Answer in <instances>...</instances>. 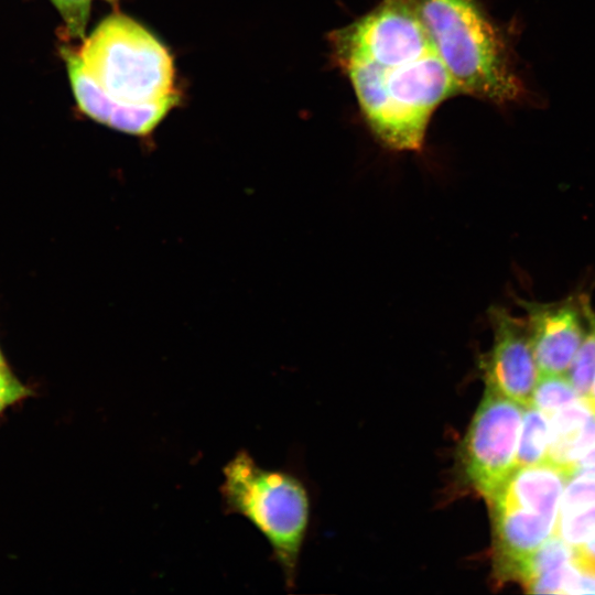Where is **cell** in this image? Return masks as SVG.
<instances>
[{"label":"cell","instance_id":"cell-18","mask_svg":"<svg viewBox=\"0 0 595 595\" xmlns=\"http://www.w3.org/2000/svg\"><path fill=\"white\" fill-rule=\"evenodd\" d=\"M26 394V388L9 372L6 366L0 367V412Z\"/></svg>","mask_w":595,"mask_h":595},{"label":"cell","instance_id":"cell-2","mask_svg":"<svg viewBox=\"0 0 595 595\" xmlns=\"http://www.w3.org/2000/svg\"><path fill=\"white\" fill-rule=\"evenodd\" d=\"M413 3L457 94L497 106L528 99L510 40L478 0Z\"/></svg>","mask_w":595,"mask_h":595},{"label":"cell","instance_id":"cell-21","mask_svg":"<svg viewBox=\"0 0 595 595\" xmlns=\"http://www.w3.org/2000/svg\"><path fill=\"white\" fill-rule=\"evenodd\" d=\"M585 400L587 401V403L591 405V408L595 412V376H594L591 389H589L588 394L585 398Z\"/></svg>","mask_w":595,"mask_h":595},{"label":"cell","instance_id":"cell-22","mask_svg":"<svg viewBox=\"0 0 595 595\" xmlns=\"http://www.w3.org/2000/svg\"><path fill=\"white\" fill-rule=\"evenodd\" d=\"M4 366V363H3V359H2V356L0 354V367Z\"/></svg>","mask_w":595,"mask_h":595},{"label":"cell","instance_id":"cell-8","mask_svg":"<svg viewBox=\"0 0 595 595\" xmlns=\"http://www.w3.org/2000/svg\"><path fill=\"white\" fill-rule=\"evenodd\" d=\"M540 374H567L586 331L581 296L554 303L518 299Z\"/></svg>","mask_w":595,"mask_h":595},{"label":"cell","instance_id":"cell-11","mask_svg":"<svg viewBox=\"0 0 595 595\" xmlns=\"http://www.w3.org/2000/svg\"><path fill=\"white\" fill-rule=\"evenodd\" d=\"M548 443L547 416L532 405L524 407L518 439L517 467L545 463Z\"/></svg>","mask_w":595,"mask_h":595},{"label":"cell","instance_id":"cell-23","mask_svg":"<svg viewBox=\"0 0 595 595\" xmlns=\"http://www.w3.org/2000/svg\"><path fill=\"white\" fill-rule=\"evenodd\" d=\"M107 1H109V2H116L117 0H107Z\"/></svg>","mask_w":595,"mask_h":595},{"label":"cell","instance_id":"cell-7","mask_svg":"<svg viewBox=\"0 0 595 595\" xmlns=\"http://www.w3.org/2000/svg\"><path fill=\"white\" fill-rule=\"evenodd\" d=\"M487 313L494 338L490 349L479 358L485 390L528 407L540 372L526 320L497 305Z\"/></svg>","mask_w":595,"mask_h":595},{"label":"cell","instance_id":"cell-10","mask_svg":"<svg viewBox=\"0 0 595 595\" xmlns=\"http://www.w3.org/2000/svg\"><path fill=\"white\" fill-rule=\"evenodd\" d=\"M74 95L80 109L94 120L108 125L121 105L100 87L86 68L78 53L63 51Z\"/></svg>","mask_w":595,"mask_h":595},{"label":"cell","instance_id":"cell-9","mask_svg":"<svg viewBox=\"0 0 595 595\" xmlns=\"http://www.w3.org/2000/svg\"><path fill=\"white\" fill-rule=\"evenodd\" d=\"M549 443L545 463L569 478L576 463L595 445V412L583 398L547 418Z\"/></svg>","mask_w":595,"mask_h":595},{"label":"cell","instance_id":"cell-5","mask_svg":"<svg viewBox=\"0 0 595 595\" xmlns=\"http://www.w3.org/2000/svg\"><path fill=\"white\" fill-rule=\"evenodd\" d=\"M563 489L562 477L551 467L522 466L487 502L498 578L515 580L521 563L554 534Z\"/></svg>","mask_w":595,"mask_h":595},{"label":"cell","instance_id":"cell-14","mask_svg":"<svg viewBox=\"0 0 595 595\" xmlns=\"http://www.w3.org/2000/svg\"><path fill=\"white\" fill-rule=\"evenodd\" d=\"M580 399L567 374H540L530 405L548 418Z\"/></svg>","mask_w":595,"mask_h":595},{"label":"cell","instance_id":"cell-4","mask_svg":"<svg viewBox=\"0 0 595 595\" xmlns=\"http://www.w3.org/2000/svg\"><path fill=\"white\" fill-rule=\"evenodd\" d=\"M100 87L121 105H144L173 93L174 65L166 47L134 20L111 14L78 52Z\"/></svg>","mask_w":595,"mask_h":595},{"label":"cell","instance_id":"cell-3","mask_svg":"<svg viewBox=\"0 0 595 595\" xmlns=\"http://www.w3.org/2000/svg\"><path fill=\"white\" fill-rule=\"evenodd\" d=\"M223 476L225 512L244 517L266 538L286 587H293L310 519L303 483L291 473L260 466L246 450L227 462Z\"/></svg>","mask_w":595,"mask_h":595},{"label":"cell","instance_id":"cell-16","mask_svg":"<svg viewBox=\"0 0 595 595\" xmlns=\"http://www.w3.org/2000/svg\"><path fill=\"white\" fill-rule=\"evenodd\" d=\"M564 487L560 506V516H567L595 505V477L576 475L572 476Z\"/></svg>","mask_w":595,"mask_h":595},{"label":"cell","instance_id":"cell-12","mask_svg":"<svg viewBox=\"0 0 595 595\" xmlns=\"http://www.w3.org/2000/svg\"><path fill=\"white\" fill-rule=\"evenodd\" d=\"M581 302L586 331L569 368L567 376L578 396L585 399L595 376V311L587 298L581 296Z\"/></svg>","mask_w":595,"mask_h":595},{"label":"cell","instance_id":"cell-13","mask_svg":"<svg viewBox=\"0 0 595 595\" xmlns=\"http://www.w3.org/2000/svg\"><path fill=\"white\" fill-rule=\"evenodd\" d=\"M573 556V548L553 534L521 563L515 578L526 586L536 577L571 562Z\"/></svg>","mask_w":595,"mask_h":595},{"label":"cell","instance_id":"cell-19","mask_svg":"<svg viewBox=\"0 0 595 595\" xmlns=\"http://www.w3.org/2000/svg\"><path fill=\"white\" fill-rule=\"evenodd\" d=\"M576 566L595 575V536L573 548Z\"/></svg>","mask_w":595,"mask_h":595},{"label":"cell","instance_id":"cell-20","mask_svg":"<svg viewBox=\"0 0 595 595\" xmlns=\"http://www.w3.org/2000/svg\"><path fill=\"white\" fill-rule=\"evenodd\" d=\"M576 475L595 477V445L574 466L571 477Z\"/></svg>","mask_w":595,"mask_h":595},{"label":"cell","instance_id":"cell-1","mask_svg":"<svg viewBox=\"0 0 595 595\" xmlns=\"http://www.w3.org/2000/svg\"><path fill=\"white\" fill-rule=\"evenodd\" d=\"M328 40L372 136L393 151H420L433 113L457 90L413 0H381Z\"/></svg>","mask_w":595,"mask_h":595},{"label":"cell","instance_id":"cell-15","mask_svg":"<svg viewBox=\"0 0 595 595\" xmlns=\"http://www.w3.org/2000/svg\"><path fill=\"white\" fill-rule=\"evenodd\" d=\"M554 534L572 548L595 536V505L567 516L558 517Z\"/></svg>","mask_w":595,"mask_h":595},{"label":"cell","instance_id":"cell-17","mask_svg":"<svg viewBox=\"0 0 595 595\" xmlns=\"http://www.w3.org/2000/svg\"><path fill=\"white\" fill-rule=\"evenodd\" d=\"M71 37L84 39L91 0H52Z\"/></svg>","mask_w":595,"mask_h":595},{"label":"cell","instance_id":"cell-6","mask_svg":"<svg viewBox=\"0 0 595 595\" xmlns=\"http://www.w3.org/2000/svg\"><path fill=\"white\" fill-rule=\"evenodd\" d=\"M524 407L485 390L462 444L461 457L470 486L488 502L517 468Z\"/></svg>","mask_w":595,"mask_h":595}]
</instances>
